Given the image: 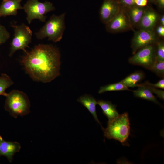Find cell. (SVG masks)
I'll return each instance as SVG.
<instances>
[{
  "label": "cell",
  "mask_w": 164,
  "mask_h": 164,
  "mask_svg": "<svg viewBox=\"0 0 164 164\" xmlns=\"http://www.w3.org/2000/svg\"><path fill=\"white\" fill-rule=\"evenodd\" d=\"M60 54L50 44H39L22 58L21 63L30 78L37 82H50L60 75Z\"/></svg>",
  "instance_id": "1"
},
{
  "label": "cell",
  "mask_w": 164,
  "mask_h": 164,
  "mask_svg": "<svg viewBox=\"0 0 164 164\" xmlns=\"http://www.w3.org/2000/svg\"><path fill=\"white\" fill-rule=\"evenodd\" d=\"M103 131L107 138L118 140L124 145L126 144L130 133L128 113L125 112L108 120L107 127Z\"/></svg>",
  "instance_id": "2"
},
{
  "label": "cell",
  "mask_w": 164,
  "mask_h": 164,
  "mask_svg": "<svg viewBox=\"0 0 164 164\" xmlns=\"http://www.w3.org/2000/svg\"><path fill=\"white\" fill-rule=\"evenodd\" d=\"M65 13L59 15H52L40 30L35 33L36 37L39 39L47 38L49 40L55 43L60 41L65 28Z\"/></svg>",
  "instance_id": "3"
},
{
  "label": "cell",
  "mask_w": 164,
  "mask_h": 164,
  "mask_svg": "<svg viewBox=\"0 0 164 164\" xmlns=\"http://www.w3.org/2000/svg\"><path fill=\"white\" fill-rule=\"evenodd\" d=\"M5 108L13 117L28 114L30 111V102L27 94L17 90H12L7 93Z\"/></svg>",
  "instance_id": "4"
},
{
  "label": "cell",
  "mask_w": 164,
  "mask_h": 164,
  "mask_svg": "<svg viewBox=\"0 0 164 164\" xmlns=\"http://www.w3.org/2000/svg\"><path fill=\"white\" fill-rule=\"evenodd\" d=\"M14 30V37L10 44L9 56L11 57L17 50H22L25 53L27 51L26 48H29L32 40V32L29 27L24 23L20 25H12L11 26Z\"/></svg>",
  "instance_id": "5"
},
{
  "label": "cell",
  "mask_w": 164,
  "mask_h": 164,
  "mask_svg": "<svg viewBox=\"0 0 164 164\" xmlns=\"http://www.w3.org/2000/svg\"><path fill=\"white\" fill-rule=\"evenodd\" d=\"M23 7L27 14L26 19L29 24L35 19L42 22H45L47 16L45 15L55 9L53 4L50 2L46 1L43 3L39 0H28Z\"/></svg>",
  "instance_id": "6"
},
{
  "label": "cell",
  "mask_w": 164,
  "mask_h": 164,
  "mask_svg": "<svg viewBox=\"0 0 164 164\" xmlns=\"http://www.w3.org/2000/svg\"><path fill=\"white\" fill-rule=\"evenodd\" d=\"M156 60V49L153 44L138 50L128 60L129 63L141 66L150 70Z\"/></svg>",
  "instance_id": "7"
},
{
  "label": "cell",
  "mask_w": 164,
  "mask_h": 164,
  "mask_svg": "<svg viewBox=\"0 0 164 164\" xmlns=\"http://www.w3.org/2000/svg\"><path fill=\"white\" fill-rule=\"evenodd\" d=\"M156 40L155 35L152 31L141 29L136 32L132 41V54L145 46L152 44Z\"/></svg>",
  "instance_id": "8"
},
{
  "label": "cell",
  "mask_w": 164,
  "mask_h": 164,
  "mask_svg": "<svg viewBox=\"0 0 164 164\" xmlns=\"http://www.w3.org/2000/svg\"><path fill=\"white\" fill-rule=\"evenodd\" d=\"M107 31L111 32H119L131 27V24L129 17L123 10H120L117 15L107 23Z\"/></svg>",
  "instance_id": "9"
},
{
  "label": "cell",
  "mask_w": 164,
  "mask_h": 164,
  "mask_svg": "<svg viewBox=\"0 0 164 164\" xmlns=\"http://www.w3.org/2000/svg\"><path fill=\"white\" fill-rule=\"evenodd\" d=\"M117 2L114 0H104L100 11L102 22L106 24L112 20L120 11Z\"/></svg>",
  "instance_id": "10"
},
{
  "label": "cell",
  "mask_w": 164,
  "mask_h": 164,
  "mask_svg": "<svg viewBox=\"0 0 164 164\" xmlns=\"http://www.w3.org/2000/svg\"><path fill=\"white\" fill-rule=\"evenodd\" d=\"M22 0H3L0 6V18L16 16L19 9H23L21 5Z\"/></svg>",
  "instance_id": "11"
},
{
  "label": "cell",
  "mask_w": 164,
  "mask_h": 164,
  "mask_svg": "<svg viewBox=\"0 0 164 164\" xmlns=\"http://www.w3.org/2000/svg\"><path fill=\"white\" fill-rule=\"evenodd\" d=\"M21 147L18 142L2 140L0 141V155L6 156L11 162L15 154L19 151Z\"/></svg>",
  "instance_id": "12"
},
{
  "label": "cell",
  "mask_w": 164,
  "mask_h": 164,
  "mask_svg": "<svg viewBox=\"0 0 164 164\" xmlns=\"http://www.w3.org/2000/svg\"><path fill=\"white\" fill-rule=\"evenodd\" d=\"M157 19L156 13L153 10H148L145 11L139 23L142 29L152 31Z\"/></svg>",
  "instance_id": "13"
},
{
  "label": "cell",
  "mask_w": 164,
  "mask_h": 164,
  "mask_svg": "<svg viewBox=\"0 0 164 164\" xmlns=\"http://www.w3.org/2000/svg\"><path fill=\"white\" fill-rule=\"evenodd\" d=\"M77 100L87 109L104 130V128L100 123L97 114L96 107L97 104L95 99L91 95L85 94L80 97Z\"/></svg>",
  "instance_id": "14"
},
{
  "label": "cell",
  "mask_w": 164,
  "mask_h": 164,
  "mask_svg": "<svg viewBox=\"0 0 164 164\" xmlns=\"http://www.w3.org/2000/svg\"><path fill=\"white\" fill-rule=\"evenodd\" d=\"M97 104L101 108L103 114L110 120L114 118L119 114L116 108V105L109 101L98 100Z\"/></svg>",
  "instance_id": "15"
},
{
  "label": "cell",
  "mask_w": 164,
  "mask_h": 164,
  "mask_svg": "<svg viewBox=\"0 0 164 164\" xmlns=\"http://www.w3.org/2000/svg\"><path fill=\"white\" fill-rule=\"evenodd\" d=\"M145 77L144 73L141 71H135L130 74L121 82L128 87H134Z\"/></svg>",
  "instance_id": "16"
},
{
  "label": "cell",
  "mask_w": 164,
  "mask_h": 164,
  "mask_svg": "<svg viewBox=\"0 0 164 164\" xmlns=\"http://www.w3.org/2000/svg\"><path fill=\"white\" fill-rule=\"evenodd\" d=\"M138 87V88L137 90L132 91L135 97L151 101L156 104L160 105L156 98L149 89L142 86Z\"/></svg>",
  "instance_id": "17"
},
{
  "label": "cell",
  "mask_w": 164,
  "mask_h": 164,
  "mask_svg": "<svg viewBox=\"0 0 164 164\" xmlns=\"http://www.w3.org/2000/svg\"><path fill=\"white\" fill-rule=\"evenodd\" d=\"M124 90H130L125 85L120 81L101 87L98 91V93L101 94L107 91Z\"/></svg>",
  "instance_id": "18"
},
{
  "label": "cell",
  "mask_w": 164,
  "mask_h": 164,
  "mask_svg": "<svg viewBox=\"0 0 164 164\" xmlns=\"http://www.w3.org/2000/svg\"><path fill=\"white\" fill-rule=\"evenodd\" d=\"M14 82L10 77L6 74L0 75V95L5 96L7 93L6 90L13 84Z\"/></svg>",
  "instance_id": "19"
},
{
  "label": "cell",
  "mask_w": 164,
  "mask_h": 164,
  "mask_svg": "<svg viewBox=\"0 0 164 164\" xmlns=\"http://www.w3.org/2000/svg\"><path fill=\"white\" fill-rule=\"evenodd\" d=\"M145 11L142 7L133 6L129 12L130 21L135 24L139 23Z\"/></svg>",
  "instance_id": "20"
},
{
  "label": "cell",
  "mask_w": 164,
  "mask_h": 164,
  "mask_svg": "<svg viewBox=\"0 0 164 164\" xmlns=\"http://www.w3.org/2000/svg\"><path fill=\"white\" fill-rule=\"evenodd\" d=\"M150 70L154 73L159 77H164V61L156 60Z\"/></svg>",
  "instance_id": "21"
},
{
  "label": "cell",
  "mask_w": 164,
  "mask_h": 164,
  "mask_svg": "<svg viewBox=\"0 0 164 164\" xmlns=\"http://www.w3.org/2000/svg\"><path fill=\"white\" fill-rule=\"evenodd\" d=\"M136 86H142L145 87L149 89L152 93H153L155 94L163 100H164V91L157 89L156 88L154 87L149 85L147 83L146 81L144 83L140 84H137Z\"/></svg>",
  "instance_id": "22"
},
{
  "label": "cell",
  "mask_w": 164,
  "mask_h": 164,
  "mask_svg": "<svg viewBox=\"0 0 164 164\" xmlns=\"http://www.w3.org/2000/svg\"><path fill=\"white\" fill-rule=\"evenodd\" d=\"M10 36V34L6 28L1 24L0 18V46L5 43Z\"/></svg>",
  "instance_id": "23"
},
{
  "label": "cell",
  "mask_w": 164,
  "mask_h": 164,
  "mask_svg": "<svg viewBox=\"0 0 164 164\" xmlns=\"http://www.w3.org/2000/svg\"><path fill=\"white\" fill-rule=\"evenodd\" d=\"M156 49V57L157 60L164 61V44L163 42L157 43Z\"/></svg>",
  "instance_id": "24"
},
{
  "label": "cell",
  "mask_w": 164,
  "mask_h": 164,
  "mask_svg": "<svg viewBox=\"0 0 164 164\" xmlns=\"http://www.w3.org/2000/svg\"><path fill=\"white\" fill-rule=\"evenodd\" d=\"M147 83L149 85L156 88H159L162 89H164V79L162 78L159 80L155 84H152L149 81H146Z\"/></svg>",
  "instance_id": "25"
},
{
  "label": "cell",
  "mask_w": 164,
  "mask_h": 164,
  "mask_svg": "<svg viewBox=\"0 0 164 164\" xmlns=\"http://www.w3.org/2000/svg\"><path fill=\"white\" fill-rule=\"evenodd\" d=\"M117 2L118 4L128 6H133L135 5V0H119Z\"/></svg>",
  "instance_id": "26"
},
{
  "label": "cell",
  "mask_w": 164,
  "mask_h": 164,
  "mask_svg": "<svg viewBox=\"0 0 164 164\" xmlns=\"http://www.w3.org/2000/svg\"><path fill=\"white\" fill-rule=\"evenodd\" d=\"M147 0H135V4L137 6L143 7L146 6L147 4Z\"/></svg>",
  "instance_id": "27"
},
{
  "label": "cell",
  "mask_w": 164,
  "mask_h": 164,
  "mask_svg": "<svg viewBox=\"0 0 164 164\" xmlns=\"http://www.w3.org/2000/svg\"><path fill=\"white\" fill-rule=\"evenodd\" d=\"M157 32L158 34L162 37L164 36V26H158L157 29Z\"/></svg>",
  "instance_id": "28"
},
{
  "label": "cell",
  "mask_w": 164,
  "mask_h": 164,
  "mask_svg": "<svg viewBox=\"0 0 164 164\" xmlns=\"http://www.w3.org/2000/svg\"><path fill=\"white\" fill-rule=\"evenodd\" d=\"M157 2L158 5L160 8H164V0H157Z\"/></svg>",
  "instance_id": "29"
},
{
  "label": "cell",
  "mask_w": 164,
  "mask_h": 164,
  "mask_svg": "<svg viewBox=\"0 0 164 164\" xmlns=\"http://www.w3.org/2000/svg\"><path fill=\"white\" fill-rule=\"evenodd\" d=\"M160 23L162 26H164V16L162 15L160 19Z\"/></svg>",
  "instance_id": "30"
},
{
  "label": "cell",
  "mask_w": 164,
  "mask_h": 164,
  "mask_svg": "<svg viewBox=\"0 0 164 164\" xmlns=\"http://www.w3.org/2000/svg\"><path fill=\"white\" fill-rule=\"evenodd\" d=\"M2 137H1V136L0 135V141L1 140H2Z\"/></svg>",
  "instance_id": "31"
},
{
  "label": "cell",
  "mask_w": 164,
  "mask_h": 164,
  "mask_svg": "<svg viewBox=\"0 0 164 164\" xmlns=\"http://www.w3.org/2000/svg\"><path fill=\"white\" fill-rule=\"evenodd\" d=\"M150 0L151 1H155V0Z\"/></svg>",
  "instance_id": "32"
}]
</instances>
